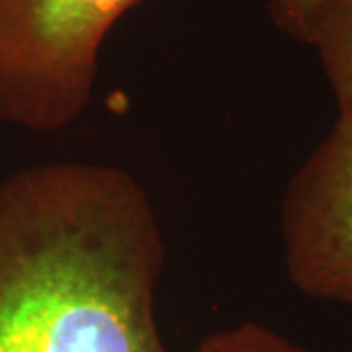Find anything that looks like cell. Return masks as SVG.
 Segmentation results:
<instances>
[{
  "instance_id": "cell-6",
  "label": "cell",
  "mask_w": 352,
  "mask_h": 352,
  "mask_svg": "<svg viewBox=\"0 0 352 352\" xmlns=\"http://www.w3.org/2000/svg\"><path fill=\"white\" fill-rule=\"evenodd\" d=\"M323 0H268V12L280 32L305 43L317 8Z\"/></svg>"
},
{
  "instance_id": "cell-2",
  "label": "cell",
  "mask_w": 352,
  "mask_h": 352,
  "mask_svg": "<svg viewBox=\"0 0 352 352\" xmlns=\"http://www.w3.org/2000/svg\"><path fill=\"white\" fill-rule=\"evenodd\" d=\"M141 0H0V120L73 126L92 102L110 30Z\"/></svg>"
},
{
  "instance_id": "cell-3",
  "label": "cell",
  "mask_w": 352,
  "mask_h": 352,
  "mask_svg": "<svg viewBox=\"0 0 352 352\" xmlns=\"http://www.w3.org/2000/svg\"><path fill=\"white\" fill-rule=\"evenodd\" d=\"M289 282L352 307V124L337 118L289 178L280 206Z\"/></svg>"
},
{
  "instance_id": "cell-1",
  "label": "cell",
  "mask_w": 352,
  "mask_h": 352,
  "mask_svg": "<svg viewBox=\"0 0 352 352\" xmlns=\"http://www.w3.org/2000/svg\"><path fill=\"white\" fill-rule=\"evenodd\" d=\"M166 247L122 166L61 161L0 182V352H173L155 298Z\"/></svg>"
},
{
  "instance_id": "cell-5",
  "label": "cell",
  "mask_w": 352,
  "mask_h": 352,
  "mask_svg": "<svg viewBox=\"0 0 352 352\" xmlns=\"http://www.w3.org/2000/svg\"><path fill=\"white\" fill-rule=\"evenodd\" d=\"M194 352H309L274 329L239 323L208 335Z\"/></svg>"
},
{
  "instance_id": "cell-4",
  "label": "cell",
  "mask_w": 352,
  "mask_h": 352,
  "mask_svg": "<svg viewBox=\"0 0 352 352\" xmlns=\"http://www.w3.org/2000/svg\"><path fill=\"white\" fill-rule=\"evenodd\" d=\"M305 45L314 47L319 57L339 118L352 124V0H323Z\"/></svg>"
}]
</instances>
